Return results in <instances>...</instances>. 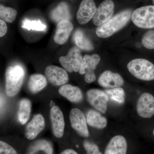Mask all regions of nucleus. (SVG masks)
Wrapping results in <instances>:
<instances>
[{"label": "nucleus", "mask_w": 154, "mask_h": 154, "mask_svg": "<svg viewBox=\"0 0 154 154\" xmlns=\"http://www.w3.org/2000/svg\"><path fill=\"white\" fill-rule=\"evenodd\" d=\"M131 15V11L129 10L120 12L99 26L96 30V35L102 38H107L112 36L127 24Z\"/></svg>", "instance_id": "1"}, {"label": "nucleus", "mask_w": 154, "mask_h": 154, "mask_svg": "<svg viewBox=\"0 0 154 154\" xmlns=\"http://www.w3.org/2000/svg\"><path fill=\"white\" fill-rule=\"evenodd\" d=\"M25 71L20 66H9L5 72V91L9 97H14L19 93L25 77Z\"/></svg>", "instance_id": "2"}, {"label": "nucleus", "mask_w": 154, "mask_h": 154, "mask_svg": "<svg viewBox=\"0 0 154 154\" xmlns=\"http://www.w3.org/2000/svg\"><path fill=\"white\" fill-rule=\"evenodd\" d=\"M130 73L137 79L145 81L154 80V65L147 60L137 58L127 64Z\"/></svg>", "instance_id": "3"}, {"label": "nucleus", "mask_w": 154, "mask_h": 154, "mask_svg": "<svg viewBox=\"0 0 154 154\" xmlns=\"http://www.w3.org/2000/svg\"><path fill=\"white\" fill-rule=\"evenodd\" d=\"M133 22L137 27L143 29L154 28V5L140 7L133 12Z\"/></svg>", "instance_id": "4"}, {"label": "nucleus", "mask_w": 154, "mask_h": 154, "mask_svg": "<svg viewBox=\"0 0 154 154\" xmlns=\"http://www.w3.org/2000/svg\"><path fill=\"white\" fill-rule=\"evenodd\" d=\"M83 57L79 48L72 47L66 56L59 58L60 63L69 72L79 71Z\"/></svg>", "instance_id": "5"}, {"label": "nucleus", "mask_w": 154, "mask_h": 154, "mask_svg": "<svg viewBox=\"0 0 154 154\" xmlns=\"http://www.w3.org/2000/svg\"><path fill=\"white\" fill-rule=\"evenodd\" d=\"M87 100L91 106L100 113H106L109 96L105 91L99 89H91L86 93Z\"/></svg>", "instance_id": "6"}, {"label": "nucleus", "mask_w": 154, "mask_h": 154, "mask_svg": "<svg viewBox=\"0 0 154 154\" xmlns=\"http://www.w3.org/2000/svg\"><path fill=\"white\" fill-rule=\"evenodd\" d=\"M69 119L72 127L78 134L84 137L89 136L87 119L80 109L77 108L72 109L70 112Z\"/></svg>", "instance_id": "7"}, {"label": "nucleus", "mask_w": 154, "mask_h": 154, "mask_svg": "<svg viewBox=\"0 0 154 154\" xmlns=\"http://www.w3.org/2000/svg\"><path fill=\"white\" fill-rule=\"evenodd\" d=\"M136 110L142 118H151L154 115V96L148 93L142 94L138 99Z\"/></svg>", "instance_id": "8"}, {"label": "nucleus", "mask_w": 154, "mask_h": 154, "mask_svg": "<svg viewBox=\"0 0 154 154\" xmlns=\"http://www.w3.org/2000/svg\"><path fill=\"white\" fill-rule=\"evenodd\" d=\"M114 11V4L112 0H105L101 3L94 18L93 22L96 26H101L112 17Z\"/></svg>", "instance_id": "9"}, {"label": "nucleus", "mask_w": 154, "mask_h": 154, "mask_svg": "<svg viewBox=\"0 0 154 154\" xmlns=\"http://www.w3.org/2000/svg\"><path fill=\"white\" fill-rule=\"evenodd\" d=\"M45 73L48 81L53 85H63L69 81L66 70L56 66H48L45 68Z\"/></svg>", "instance_id": "10"}, {"label": "nucleus", "mask_w": 154, "mask_h": 154, "mask_svg": "<svg viewBox=\"0 0 154 154\" xmlns=\"http://www.w3.org/2000/svg\"><path fill=\"white\" fill-rule=\"evenodd\" d=\"M97 9L94 0H82L77 12V21L81 25L87 24L93 19Z\"/></svg>", "instance_id": "11"}, {"label": "nucleus", "mask_w": 154, "mask_h": 154, "mask_svg": "<svg viewBox=\"0 0 154 154\" xmlns=\"http://www.w3.org/2000/svg\"><path fill=\"white\" fill-rule=\"evenodd\" d=\"M50 118L54 135L56 137H62L64 131V119L63 112L58 106L51 107L50 111Z\"/></svg>", "instance_id": "12"}, {"label": "nucleus", "mask_w": 154, "mask_h": 154, "mask_svg": "<svg viewBox=\"0 0 154 154\" xmlns=\"http://www.w3.org/2000/svg\"><path fill=\"white\" fill-rule=\"evenodd\" d=\"M98 84L102 88L112 89L123 86L124 81L119 74L109 70L102 73L98 80Z\"/></svg>", "instance_id": "13"}, {"label": "nucleus", "mask_w": 154, "mask_h": 154, "mask_svg": "<svg viewBox=\"0 0 154 154\" xmlns=\"http://www.w3.org/2000/svg\"><path fill=\"white\" fill-rule=\"evenodd\" d=\"M45 122L44 117L40 114L34 116L32 120L26 127L25 136L30 140L34 139L44 129Z\"/></svg>", "instance_id": "14"}, {"label": "nucleus", "mask_w": 154, "mask_h": 154, "mask_svg": "<svg viewBox=\"0 0 154 154\" xmlns=\"http://www.w3.org/2000/svg\"><path fill=\"white\" fill-rule=\"evenodd\" d=\"M73 29V25L69 20H64L57 23L55 34L54 37V42L58 45L64 44L69 37Z\"/></svg>", "instance_id": "15"}, {"label": "nucleus", "mask_w": 154, "mask_h": 154, "mask_svg": "<svg viewBox=\"0 0 154 154\" xmlns=\"http://www.w3.org/2000/svg\"><path fill=\"white\" fill-rule=\"evenodd\" d=\"M127 148L125 138L118 135L110 139L105 149V154H126Z\"/></svg>", "instance_id": "16"}, {"label": "nucleus", "mask_w": 154, "mask_h": 154, "mask_svg": "<svg viewBox=\"0 0 154 154\" xmlns=\"http://www.w3.org/2000/svg\"><path fill=\"white\" fill-rule=\"evenodd\" d=\"M59 93L73 103H79L82 100V92L79 88L69 84L63 85L60 88Z\"/></svg>", "instance_id": "17"}, {"label": "nucleus", "mask_w": 154, "mask_h": 154, "mask_svg": "<svg viewBox=\"0 0 154 154\" xmlns=\"http://www.w3.org/2000/svg\"><path fill=\"white\" fill-rule=\"evenodd\" d=\"M101 60V57L97 54L85 55L83 57L79 70L80 74H85L94 72Z\"/></svg>", "instance_id": "18"}, {"label": "nucleus", "mask_w": 154, "mask_h": 154, "mask_svg": "<svg viewBox=\"0 0 154 154\" xmlns=\"http://www.w3.org/2000/svg\"><path fill=\"white\" fill-rule=\"evenodd\" d=\"M86 119L90 126L97 129H104L107 125V119L96 110H89L86 116Z\"/></svg>", "instance_id": "19"}, {"label": "nucleus", "mask_w": 154, "mask_h": 154, "mask_svg": "<svg viewBox=\"0 0 154 154\" xmlns=\"http://www.w3.org/2000/svg\"><path fill=\"white\" fill-rule=\"evenodd\" d=\"M50 17L54 22L57 24L64 20L69 21L71 19V15L67 4L65 2L60 3L51 11Z\"/></svg>", "instance_id": "20"}, {"label": "nucleus", "mask_w": 154, "mask_h": 154, "mask_svg": "<svg viewBox=\"0 0 154 154\" xmlns=\"http://www.w3.org/2000/svg\"><path fill=\"white\" fill-rule=\"evenodd\" d=\"M47 85L46 77L41 74L30 75L28 84V89L33 94H36L44 89Z\"/></svg>", "instance_id": "21"}, {"label": "nucleus", "mask_w": 154, "mask_h": 154, "mask_svg": "<svg viewBox=\"0 0 154 154\" xmlns=\"http://www.w3.org/2000/svg\"><path fill=\"white\" fill-rule=\"evenodd\" d=\"M73 38L77 47L80 49L85 51H91L94 49V45L82 30L80 29L76 30L73 36Z\"/></svg>", "instance_id": "22"}, {"label": "nucleus", "mask_w": 154, "mask_h": 154, "mask_svg": "<svg viewBox=\"0 0 154 154\" xmlns=\"http://www.w3.org/2000/svg\"><path fill=\"white\" fill-rule=\"evenodd\" d=\"M31 110V103L27 99H22L19 102L18 119L22 125L27 123L30 118Z\"/></svg>", "instance_id": "23"}, {"label": "nucleus", "mask_w": 154, "mask_h": 154, "mask_svg": "<svg viewBox=\"0 0 154 154\" xmlns=\"http://www.w3.org/2000/svg\"><path fill=\"white\" fill-rule=\"evenodd\" d=\"M38 151H42L47 154H53L52 145L48 141L39 140L34 142L28 149V154H34Z\"/></svg>", "instance_id": "24"}, {"label": "nucleus", "mask_w": 154, "mask_h": 154, "mask_svg": "<svg viewBox=\"0 0 154 154\" xmlns=\"http://www.w3.org/2000/svg\"><path fill=\"white\" fill-rule=\"evenodd\" d=\"M105 92L109 98L116 103L122 104L125 102V92L124 89L121 87L107 89Z\"/></svg>", "instance_id": "25"}, {"label": "nucleus", "mask_w": 154, "mask_h": 154, "mask_svg": "<svg viewBox=\"0 0 154 154\" xmlns=\"http://www.w3.org/2000/svg\"><path fill=\"white\" fill-rule=\"evenodd\" d=\"M17 14L15 9L9 7L0 6V17L1 19L8 23H12L16 19Z\"/></svg>", "instance_id": "26"}, {"label": "nucleus", "mask_w": 154, "mask_h": 154, "mask_svg": "<svg viewBox=\"0 0 154 154\" xmlns=\"http://www.w3.org/2000/svg\"><path fill=\"white\" fill-rule=\"evenodd\" d=\"M22 27L28 30H32L38 31H45L47 28L46 25L39 20L30 21L28 19H24L22 21Z\"/></svg>", "instance_id": "27"}, {"label": "nucleus", "mask_w": 154, "mask_h": 154, "mask_svg": "<svg viewBox=\"0 0 154 154\" xmlns=\"http://www.w3.org/2000/svg\"><path fill=\"white\" fill-rule=\"evenodd\" d=\"M144 47L148 49H154V30H151L145 33L142 39Z\"/></svg>", "instance_id": "28"}, {"label": "nucleus", "mask_w": 154, "mask_h": 154, "mask_svg": "<svg viewBox=\"0 0 154 154\" xmlns=\"http://www.w3.org/2000/svg\"><path fill=\"white\" fill-rule=\"evenodd\" d=\"M83 146L87 154H102L98 146L94 143L85 140L83 143Z\"/></svg>", "instance_id": "29"}, {"label": "nucleus", "mask_w": 154, "mask_h": 154, "mask_svg": "<svg viewBox=\"0 0 154 154\" xmlns=\"http://www.w3.org/2000/svg\"><path fill=\"white\" fill-rule=\"evenodd\" d=\"M0 154H18L11 145L3 141H0Z\"/></svg>", "instance_id": "30"}, {"label": "nucleus", "mask_w": 154, "mask_h": 154, "mask_svg": "<svg viewBox=\"0 0 154 154\" xmlns=\"http://www.w3.org/2000/svg\"><path fill=\"white\" fill-rule=\"evenodd\" d=\"M96 80V76L94 72L88 73L85 74V80L86 82L89 83H93Z\"/></svg>", "instance_id": "31"}, {"label": "nucleus", "mask_w": 154, "mask_h": 154, "mask_svg": "<svg viewBox=\"0 0 154 154\" xmlns=\"http://www.w3.org/2000/svg\"><path fill=\"white\" fill-rule=\"evenodd\" d=\"M8 31V26L5 21L0 20V36L1 37L5 36Z\"/></svg>", "instance_id": "32"}, {"label": "nucleus", "mask_w": 154, "mask_h": 154, "mask_svg": "<svg viewBox=\"0 0 154 154\" xmlns=\"http://www.w3.org/2000/svg\"><path fill=\"white\" fill-rule=\"evenodd\" d=\"M60 154H78L76 152L72 149H67L62 152Z\"/></svg>", "instance_id": "33"}, {"label": "nucleus", "mask_w": 154, "mask_h": 154, "mask_svg": "<svg viewBox=\"0 0 154 154\" xmlns=\"http://www.w3.org/2000/svg\"><path fill=\"white\" fill-rule=\"evenodd\" d=\"M50 106L51 107H53L54 106H55V103H54L53 101H51L50 104Z\"/></svg>", "instance_id": "34"}, {"label": "nucleus", "mask_w": 154, "mask_h": 154, "mask_svg": "<svg viewBox=\"0 0 154 154\" xmlns=\"http://www.w3.org/2000/svg\"><path fill=\"white\" fill-rule=\"evenodd\" d=\"M152 1L153 4L154 5V0H152Z\"/></svg>", "instance_id": "35"}, {"label": "nucleus", "mask_w": 154, "mask_h": 154, "mask_svg": "<svg viewBox=\"0 0 154 154\" xmlns=\"http://www.w3.org/2000/svg\"><path fill=\"white\" fill-rule=\"evenodd\" d=\"M153 135H154V130H153Z\"/></svg>", "instance_id": "36"}]
</instances>
